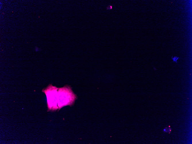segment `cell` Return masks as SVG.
Here are the masks:
<instances>
[{"label":"cell","mask_w":192,"mask_h":144,"mask_svg":"<svg viewBox=\"0 0 192 144\" xmlns=\"http://www.w3.org/2000/svg\"><path fill=\"white\" fill-rule=\"evenodd\" d=\"M58 93L57 105L59 110L64 106L72 105L77 99V97L72 91V88L67 85L58 88Z\"/></svg>","instance_id":"1"},{"label":"cell","mask_w":192,"mask_h":144,"mask_svg":"<svg viewBox=\"0 0 192 144\" xmlns=\"http://www.w3.org/2000/svg\"><path fill=\"white\" fill-rule=\"evenodd\" d=\"M58 88L49 84L43 91L46 94L47 99L48 109L50 110L55 111L58 108Z\"/></svg>","instance_id":"2"},{"label":"cell","mask_w":192,"mask_h":144,"mask_svg":"<svg viewBox=\"0 0 192 144\" xmlns=\"http://www.w3.org/2000/svg\"><path fill=\"white\" fill-rule=\"evenodd\" d=\"M171 128H170V126H169L168 127H165L164 129V131L166 132H169L170 133L171 131Z\"/></svg>","instance_id":"3"},{"label":"cell","mask_w":192,"mask_h":144,"mask_svg":"<svg viewBox=\"0 0 192 144\" xmlns=\"http://www.w3.org/2000/svg\"><path fill=\"white\" fill-rule=\"evenodd\" d=\"M171 58L173 60L174 62L177 63V60L180 58L178 57L175 56L174 57L172 56Z\"/></svg>","instance_id":"4"}]
</instances>
